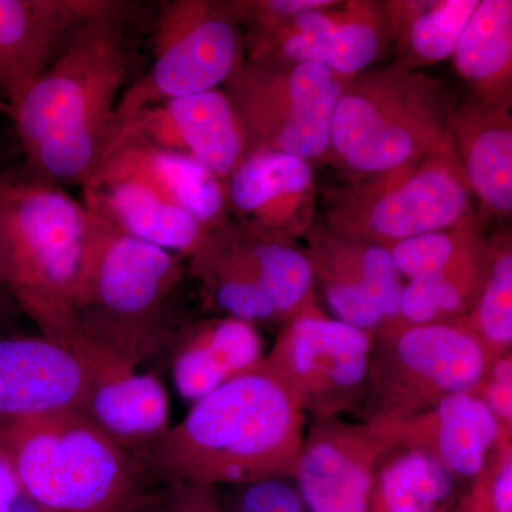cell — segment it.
I'll list each match as a JSON object with an SVG mask.
<instances>
[{"label":"cell","mask_w":512,"mask_h":512,"mask_svg":"<svg viewBox=\"0 0 512 512\" xmlns=\"http://www.w3.org/2000/svg\"><path fill=\"white\" fill-rule=\"evenodd\" d=\"M478 0L393 2L386 6L390 35L396 40L399 64L419 70L453 56Z\"/></svg>","instance_id":"f1b7e54d"},{"label":"cell","mask_w":512,"mask_h":512,"mask_svg":"<svg viewBox=\"0 0 512 512\" xmlns=\"http://www.w3.org/2000/svg\"><path fill=\"white\" fill-rule=\"evenodd\" d=\"M0 285H2V284H0Z\"/></svg>","instance_id":"74e56055"},{"label":"cell","mask_w":512,"mask_h":512,"mask_svg":"<svg viewBox=\"0 0 512 512\" xmlns=\"http://www.w3.org/2000/svg\"><path fill=\"white\" fill-rule=\"evenodd\" d=\"M458 481L420 451L386 448L377 460L367 512H447Z\"/></svg>","instance_id":"83f0119b"},{"label":"cell","mask_w":512,"mask_h":512,"mask_svg":"<svg viewBox=\"0 0 512 512\" xmlns=\"http://www.w3.org/2000/svg\"><path fill=\"white\" fill-rule=\"evenodd\" d=\"M328 229L393 247L474 221L473 191L453 148L355 180L330 200Z\"/></svg>","instance_id":"ba28073f"},{"label":"cell","mask_w":512,"mask_h":512,"mask_svg":"<svg viewBox=\"0 0 512 512\" xmlns=\"http://www.w3.org/2000/svg\"><path fill=\"white\" fill-rule=\"evenodd\" d=\"M0 512H52L28 493L8 458L0 453Z\"/></svg>","instance_id":"d590c367"},{"label":"cell","mask_w":512,"mask_h":512,"mask_svg":"<svg viewBox=\"0 0 512 512\" xmlns=\"http://www.w3.org/2000/svg\"><path fill=\"white\" fill-rule=\"evenodd\" d=\"M0 109H3L2 101H0Z\"/></svg>","instance_id":"8d00e7d4"},{"label":"cell","mask_w":512,"mask_h":512,"mask_svg":"<svg viewBox=\"0 0 512 512\" xmlns=\"http://www.w3.org/2000/svg\"><path fill=\"white\" fill-rule=\"evenodd\" d=\"M127 146L185 154L210 168L220 180H228L245 156L237 113L227 93L218 89L164 101L117 124L100 163Z\"/></svg>","instance_id":"4fadbf2b"},{"label":"cell","mask_w":512,"mask_h":512,"mask_svg":"<svg viewBox=\"0 0 512 512\" xmlns=\"http://www.w3.org/2000/svg\"><path fill=\"white\" fill-rule=\"evenodd\" d=\"M264 357L256 326L228 316L184 325L167 350L175 389L192 403L251 372Z\"/></svg>","instance_id":"7402d4cb"},{"label":"cell","mask_w":512,"mask_h":512,"mask_svg":"<svg viewBox=\"0 0 512 512\" xmlns=\"http://www.w3.org/2000/svg\"><path fill=\"white\" fill-rule=\"evenodd\" d=\"M463 318L400 325L373 336L365 396L356 420L397 419L473 392L493 363Z\"/></svg>","instance_id":"52a82bcc"},{"label":"cell","mask_w":512,"mask_h":512,"mask_svg":"<svg viewBox=\"0 0 512 512\" xmlns=\"http://www.w3.org/2000/svg\"><path fill=\"white\" fill-rule=\"evenodd\" d=\"M367 424L384 447L420 451L457 480L480 476L503 434L511 433L473 392L454 394L409 416Z\"/></svg>","instance_id":"ac0fdd59"},{"label":"cell","mask_w":512,"mask_h":512,"mask_svg":"<svg viewBox=\"0 0 512 512\" xmlns=\"http://www.w3.org/2000/svg\"><path fill=\"white\" fill-rule=\"evenodd\" d=\"M467 512H512V441L504 433L483 473L473 480Z\"/></svg>","instance_id":"1f68e13d"},{"label":"cell","mask_w":512,"mask_h":512,"mask_svg":"<svg viewBox=\"0 0 512 512\" xmlns=\"http://www.w3.org/2000/svg\"><path fill=\"white\" fill-rule=\"evenodd\" d=\"M154 512H222L217 488L211 485L170 481Z\"/></svg>","instance_id":"e575fe53"},{"label":"cell","mask_w":512,"mask_h":512,"mask_svg":"<svg viewBox=\"0 0 512 512\" xmlns=\"http://www.w3.org/2000/svg\"><path fill=\"white\" fill-rule=\"evenodd\" d=\"M89 211L39 181L0 178V284L40 335L74 350L80 340L76 288Z\"/></svg>","instance_id":"277c9868"},{"label":"cell","mask_w":512,"mask_h":512,"mask_svg":"<svg viewBox=\"0 0 512 512\" xmlns=\"http://www.w3.org/2000/svg\"><path fill=\"white\" fill-rule=\"evenodd\" d=\"M126 6L116 2L80 26L46 72L5 109L30 167L45 180L83 185L100 163L126 76Z\"/></svg>","instance_id":"6da1fadb"},{"label":"cell","mask_w":512,"mask_h":512,"mask_svg":"<svg viewBox=\"0 0 512 512\" xmlns=\"http://www.w3.org/2000/svg\"><path fill=\"white\" fill-rule=\"evenodd\" d=\"M306 255L336 319L372 336L400 325L403 282L389 248L326 228L311 234Z\"/></svg>","instance_id":"5bb4252c"},{"label":"cell","mask_w":512,"mask_h":512,"mask_svg":"<svg viewBox=\"0 0 512 512\" xmlns=\"http://www.w3.org/2000/svg\"><path fill=\"white\" fill-rule=\"evenodd\" d=\"M190 258L205 308L221 316L282 328L301 303L305 264L284 239L222 224Z\"/></svg>","instance_id":"30bf717a"},{"label":"cell","mask_w":512,"mask_h":512,"mask_svg":"<svg viewBox=\"0 0 512 512\" xmlns=\"http://www.w3.org/2000/svg\"><path fill=\"white\" fill-rule=\"evenodd\" d=\"M242 49L231 3H164L157 20L153 66L121 94L114 127L148 107L227 83L244 62Z\"/></svg>","instance_id":"8fae6325"},{"label":"cell","mask_w":512,"mask_h":512,"mask_svg":"<svg viewBox=\"0 0 512 512\" xmlns=\"http://www.w3.org/2000/svg\"><path fill=\"white\" fill-rule=\"evenodd\" d=\"M373 336L312 303L279 329L261 366L312 419L356 416L365 396Z\"/></svg>","instance_id":"7c38bea8"},{"label":"cell","mask_w":512,"mask_h":512,"mask_svg":"<svg viewBox=\"0 0 512 512\" xmlns=\"http://www.w3.org/2000/svg\"><path fill=\"white\" fill-rule=\"evenodd\" d=\"M131 178L191 214L202 227H221L227 190L210 168L185 154L148 146H127L101 161L89 180Z\"/></svg>","instance_id":"cb8c5ba5"},{"label":"cell","mask_w":512,"mask_h":512,"mask_svg":"<svg viewBox=\"0 0 512 512\" xmlns=\"http://www.w3.org/2000/svg\"><path fill=\"white\" fill-rule=\"evenodd\" d=\"M232 512H308L296 487L284 478L254 481L235 485Z\"/></svg>","instance_id":"d6a6232c"},{"label":"cell","mask_w":512,"mask_h":512,"mask_svg":"<svg viewBox=\"0 0 512 512\" xmlns=\"http://www.w3.org/2000/svg\"><path fill=\"white\" fill-rule=\"evenodd\" d=\"M481 237L476 221L446 231L404 239L390 247L397 271L406 278L437 274Z\"/></svg>","instance_id":"4dcf8cb0"},{"label":"cell","mask_w":512,"mask_h":512,"mask_svg":"<svg viewBox=\"0 0 512 512\" xmlns=\"http://www.w3.org/2000/svg\"><path fill=\"white\" fill-rule=\"evenodd\" d=\"M89 377L73 350L46 336H0V423L83 410Z\"/></svg>","instance_id":"ffe728a7"},{"label":"cell","mask_w":512,"mask_h":512,"mask_svg":"<svg viewBox=\"0 0 512 512\" xmlns=\"http://www.w3.org/2000/svg\"><path fill=\"white\" fill-rule=\"evenodd\" d=\"M386 451L365 421L312 419L303 437L296 490L308 512H367L377 460Z\"/></svg>","instance_id":"e0dca14e"},{"label":"cell","mask_w":512,"mask_h":512,"mask_svg":"<svg viewBox=\"0 0 512 512\" xmlns=\"http://www.w3.org/2000/svg\"><path fill=\"white\" fill-rule=\"evenodd\" d=\"M493 359L511 353L512 251L511 242H494L484 284L473 309L463 318Z\"/></svg>","instance_id":"f546056e"},{"label":"cell","mask_w":512,"mask_h":512,"mask_svg":"<svg viewBox=\"0 0 512 512\" xmlns=\"http://www.w3.org/2000/svg\"><path fill=\"white\" fill-rule=\"evenodd\" d=\"M450 114L436 79L390 64L345 80L326 154L353 181L386 173L453 148Z\"/></svg>","instance_id":"8992f818"},{"label":"cell","mask_w":512,"mask_h":512,"mask_svg":"<svg viewBox=\"0 0 512 512\" xmlns=\"http://www.w3.org/2000/svg\"><path fill=\"white\" fill-rule=\"evenodd\" d=\"M458 74L485 101H510L512 79V2L478 3L453 52Z\"/></svg>","instance_id":"484cf974"},{"label":"cell","mask_w":512,"mask_h":512,"mask_svg":"<svg viewBox=\"0 0 512 512\" xmlns=\"http://www.w3.org/2000/svg\"><path fill=\"white\" fill-rule=\"evenodd\" d=\"M483 400L504 430L512 433V356L497 357L491 363L487 375L473 390Z\"/></svg>","instance_id":"836d02e7"},{"label":"cell","mask_w":512,"mask_h":512,"mask_svg":"<svg viewBox=\"0 0 512 512\" xmlns=\"http://www.w3.org/2000/svg\"><path fill=\"white\" fill-rule=\"evenodd\" d=\"M305 414L259 363L197 400L144 457L163 483L242 485L295 477Z\"/></svg>","instance_id":"7a4b0ae2"},{"label":"cell","mask_w":512,"mask_h":512,"mask_svg":"<svg viewBox=\"0 0 512 512\" xmlns=\"http://www.w3.org/2000/svg\"><path fill=\"white\" fill-rule=\"evenodd\" d=\"M114 0H0V101L15 103L55 62L76 30Z\"/></svg>","instance_id":"d6986e66"},{"label":"cell","mask_w":512,"mask_h":512,"mask_svg":"<svg viewBox=\"0 0 512 512\" xmlns=\"http://www.w3.org/2000/svg\"><path fill=\"white\" fill-rule=\"evenodd\" d=\"M73 352L89 377L82 412L121 447L146 457L171 429L164 384L156 373L141 372L137 363L84 336Z\"/></svg>","instance_id":"2e32d148"},{"label":"cell","mask_w":512,"mask_h":512,"mask_svg":"<svg viewBox=\"0 0 512 512\" xmlns=\"http://www.w3.org/2000/svg\"><path fill=\"white\" fill-rule=\"evenodd\" d=\"M451 143L471 191L485 210L512 211V121L510 101L466 100L451 106Z\"/></svg>","instance_id":"603a6c76"},{"label":"cell","mask_w":512,"mask_h":512,"mask_svg":"<svg viewBox=\"0 0 512 512\" xmlns=\"http://www.w3.org/2000/svg\"><path fill=\"white\" fill-rule=\"evenodd\" d=\"M83 205L123 234L181 256H191L210 231L187 211L131 178L87 180Z\"/></svg>","instance_id":"d4e9b609"},{"label":"cell","mask_w":512,"mask_h":512,"mask_svg":"<svg viewBox=\"0 0 512 512\" xmlns=\"http://www.w3.org/2000/svg\"><path fill=\"white\" fill-rule=\"evenodd\" d=\"M0 453L28 493L55 512H154L163 497L146 460L82 410L0 423Z\"/></svg>","instance_id":"3957f363"},{"label":"cell","mask_w":512,"mask_h":512,"mask_svg":"<svg viewBox=\"0 0 512 512\" xmlns=\"http://www.w3.org/2000/svg\"><path fill=\"white\" fill-rule=\"evenodd\" d=\"M227 201L242 224L291 241L308 228L313 195L309 161L274 150H256L229 175Z\"/></svg>","instance_id":"44dd1931"},{"label":"cell","mask_w":512,"mask_h":512,"mask_svg":"<svg viewBox=\"0 0 512 512\" xmlns=\"http://www.w3.org/2000/svg\"><path fill=\"white\" fill-rule=\"evenodd\" d=\"M338 5L303 12L249 36V60L319 63L345 79L362 73L390 32L386 12L370 2Z\"/></svg>","instance_id":"9a60e30c"},{"label":"cell","mask_w":512,"mask_h":512,"mask_svg":"<svg viewBox=\"0 0 512 512\" xmlns=\"http://www.w3.org/2000/svg\"><path fill=\"white\" fill-rule=\"evenodd\" d=\"M493 247L480 237L437 274L409 279L400 296V323L430 325L467 316L484 284Z\"/></svg>","instance_id":"4316f807"},{"label":"cell","mask_w":512,"mask_h":512,"mask_svg":"<svg viewBox=\"0 0 512 512\" xmlns=\"http://www.w3.org/2000/svg\"><path fill=\"white\" fill-rule=\"evenodd\" d=\"M184 275L181 255L123 234L89 212L76 288L80 335L137 365L167 353L178 329L165 302Z\"/></svg>","instance_id":"5b68a950"},{"label":"cell","mask_w":512,"mask_h":512,"mask_svg":"<svg viewBox=\"0 0 512 512\" xmlns=\"http://www.w3.org/2000/svg\"><path fill=\"white\" fill-rule=\"evenodd\" d=\"M345 80L319 63L242 62L225 83V93L241 123L245 156L256 150L306 161L325 156Z\"/></svg>","instance_id":"9c48e42d"}]
</instances>
